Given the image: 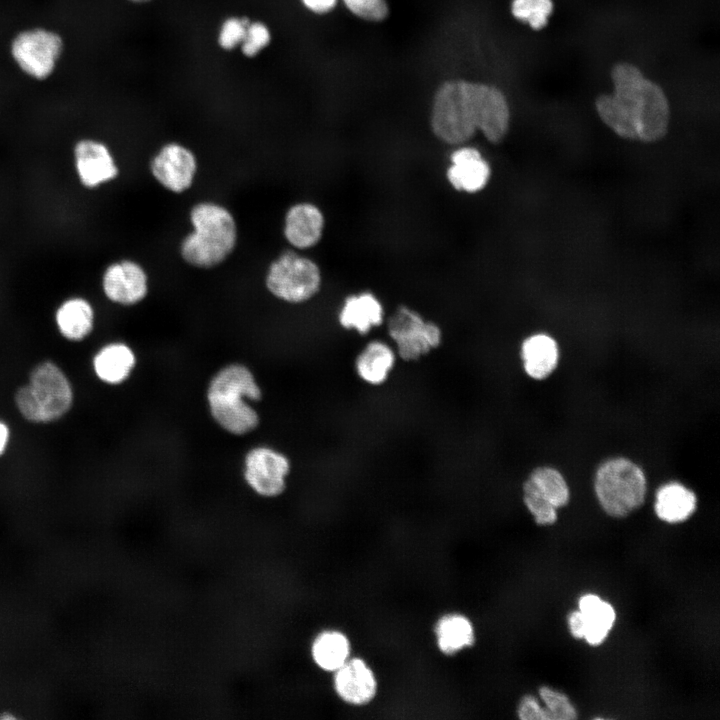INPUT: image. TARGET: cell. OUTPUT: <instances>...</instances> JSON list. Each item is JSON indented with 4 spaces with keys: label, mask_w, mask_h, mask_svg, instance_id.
Returning a JSON list of instances; mask_svg holds the SVG:
<instances>
[{
    "label": "cell",
    "mask_w": 720,
    "mask_h": 720,
    "mask_svg": "<svg viewBox=\"0 0 720 720\" xmlns=\"http://www.w3.org/2000/svg\"><path fill=\"white\" fill-rule=\"evenodd\" d=\"M261 390L245 366L229 365L220 370L208 388V403L213 418L230 433L241 435L258 424L256 411L246 402L258 400Z\"/></svg>",
    "instance_id": "7a4b0ae2"
},
{
    "label": "cell",
    "mask_w": 720,
    "mask_h": 720,
    "mask_svg": "<svg viewBox=\"0 0 720 720\" xmlns=\"http://www.w3.org/2000/svg\"><path fill=\"white\" fill-rule=\"evenodd\" d=\"M569 500V488L562 474L552 467H538L523 484V501L535 522L551 525L557 509Z\"/></svg>",
    "instance_id": "9c48e42d"
},
{
    "label": "cell",
    "mask_w": 720,
    "mask_h": 720,
    "mask_svg": "<svg viewBox=\"0 0 720 720\" xmlns=\"http://www.w3.org/2000/svg\"><path fill=\"white\" fill-rule=\"evenodd\" d=\"M9 439L7 425L0 421V455L5 451Z\"/></svg>",
    "instance_id": "d590c367"
},
{
    "label": "cell",
    "mask_w": 720,
    "mask_h": 720,
    "mask_svg": "<svg viewBox=\"0 0 720 720\" xmlns=\"http://www.w3.org/2000/svg\"><path fill=\"white\" fill-rule=\"evenodd\" d=\"M578 606L584 624L583 639L590 645L601 644L614 624V608L594 594L583 595Z\"/></svg>",
    "instance_id": "7402d4cb"
},
{
    "label": "cell",
    "mask_w": 720,
    "mask_h": 720,
    "mask_svg": "<svg viewBox=\"0 0 720 720\" xmlns=\"http://www.w3.org/2000/svg\"><path fill=\"white\" fill-rule=\"evenodd\" d=\"M431 125L434 134L449 144L464 143L474 135L477 128L471 82L449 81L439 87Z\"/></svg>",
    "instance_id": "8992f818"
},
{
    "label": "cell",
    "mask_w": 720,
    "mask_h": 720,
    "mask_svg": "<svg viewBox=\"0 0 720 720\" xmlns=\"http://www.w3.org/2000/svg\"><path fill=\"white\" fill-rule=\"evenodd\" d=\"M397 357L393 346L381 340H372L358 353L354 363L355 372L368 385H382L394 369Z\"/></svg>",
    "instance_id": "ac0fdd59"
},
{
    "label": "cell",
    "mask_w": 720,
    "mask_h": 720,
    "mask_svg": "<svg viewBox=\"0 0 720 720\" xmlns=\"http://www.w3.org/2000/svg\"><path fill=\"white\" fill-rule=\"evenodd\" d=\"M351 645L348 637L338 630L319 633L311 646L315 664L327 672H335L350 658Z\"/></svg>",
    "instance_id": "4316f807"
},
{
    "label": "cell",
    "mask_w": 720,
    "mask_h": 720,
    "mask_svg": "<svg viewBox=\"0 0 720 720\" xmlns=\"http://www.w3.org/2000/svg\"><path fill=\"white\" fill-rule=\"evenodd\" d=\"M334 673L336 694L351 705L369 703L376 695L377 680L373 670L361 658H349Z\"/></svg>",
    "instance_id": "2e32d148"
},
{
    "label": "cell",
    "mask_w": 720,
    "mask_h": 720,
    "mask_svg": "<svg viewBox=\"0 0 720 720\" xmlns=\"http://www.w3.org/2000/svg\"><path fill=\"white\" fill-rule=\"evenodd\" d=\"M130 1L135 2V3H144V2H147V1H149V0H130Z\"/></svg>",
    "instance_id": "8d00e7d4"
},
{
    "label": "cell",
    "mask_w": 720,
    "mask_h": 720,
    "mask_svg": "<svg viewBox=\"0 0 720 720\" xmlns=\"http://www.w3.org/2000/svg\"><path fill=\"white\" fill-rule=\"evenodd\" d=\"M306 8L317 14H324L332 10L338 0H301Z\"/></svg>",
    "instance_id": "836d02e7"
},
{
    "label": "cell",
    "mask_w": 720,
    "mask_h": 720,
    "mask_svg": "<svg viewBox=\"0 0 720 720\" xmlns=\"http://www.w3.org/2000/svg\"><path fill=\"white\" fill-rule=\"evenodd\" d=\"M553 11L552 0H512L511 12L534 30L544 28Z\"/></svg>",
    "instance_id": "83f0119b"
},
{
    "label": "cell",
    "mask_w": 720,
    "mask_h": 720,
    "mask_svg": "<svg viewBox=\"0 0 720 720\" xmlns=\"http://www.w3.org/2000/svg\"><path fill=\"white\" fill-rule=\"evenodd\" d=\"M695 494L684 485L671 482L662 486L656 494L655 512L668 523L688 519L696 509Z\"/></svg>",
    "instance_id": "603a6c76"
},
{
    "label": "cell",
    "mask_w": 720,
    "mask_h": 720,
    "mask_svg": "<svg viewBox=\"0 0 720 720\" xmlns=\"http://www.w3.org/2000/svg\"><path fill=\"white\" fill-rule=\"evenodd\" d=\"M321 275L310 259L286 251L271 263L266 286L276 297L291 303L310 299L319 290Z\"/></svg>",
    "instance_id": "52a82bcc"
},
{
    "label": "cell",
    "mask_w": 720,
    "mask_h": 720,
    "mask_svg": "<svg viewBox=\"0 0 720 720\" xmlns=\"http://www.w3.org/2000/svg\"><path fill=\"white\" fill-rule=\"evenodd\" d=\"M595 493L603 510L612 517H625L644 502L647 490L642 469L629 459L605 461L595 475Z\"/></svg>",
    "instance_id": "5b68a950"
},
{
    "label": "cell",
    "mask_w": 720,
    "mask_h": 720,
    "mask_svg": "<svg viewBox=\"0 0 720 720\" xmlns=\"http://www.w3.org/2000/svg\"><path fill=\"white\" fill-rule=\"evenodd\" d=\"M289 469L285 455L268 447H257L246 455L244 475L255 492L273 497L284 491Z\"/></svg>",
    "instance_id": "8fae6325"
},
{
    "label": "cell",
    "mask_w": 720,
    "mask_h": 720,
    "mask_svg": "<svg viewBox=\"0 0 720 720\" xmlns=\"http://www.w3.org/2000/svg\"><path fill=\"white\" fill-rule=\"evenodd\" d=\"M541 706L532 695L524 696L518 707V716L522 720H541Z\"/></svg>",
    "instance_id": "d6a6232c"
},
{
    "label": "cell",
    "mask_w": 720,
    "mask_h": 720,
    "mask_svg": "<svg viewBox=\"0 0 720 720\" xmlns=\"http://www.w3.org/2000/svg\"><path fill=\"white\" fill-rule=\"evenodd\" d=\"M447 178L450 184L459 191L478 192L489 181L490 167L477 149L461 147L451 155Z\"/></svg>",
    "instance_id": "e0dca14e"
},
{
    "label": "cell",
    "mask_w": 720,
    "mask_h": 720,
    "mask_svg": "<svg viewBox=\"0 0 720 720\" xmlns=\"http://www.w3.org/2000/svg\"><path fill=\"white\" fill-rule=\"evenodd\" d=\"M346 7L357 17L378 22L388 15V6L385 0H343Z\"/></svg>",
    "instance_id": "f546056e"
},
{
    "label": "cell",
    "mask_w": 720,
    "mask_h": 720,
    "mask_svg": "<svg viewBox=\"0 0 720 720\" xmlns=\"http://www.w3.org/2000/svg\"><path fill=\"white\" fill-rule=\"evenodd\" d=\"M324 218L321 211L310 203L292 206L286 214L284 234L297 248L314 246L321 238Z\"/></svg>",
    "instance_id": "d6986e66"
},
{
    "label": "cell",
    "mask_w": 720,
    "mask_h": 720,
    "mask_svg": "<svg viewBox=\"0 0 720 720\" xmlns=\"http://www.w3.org/2000/svg\"><path fill=\"white\" fill-rule=\"evenodd\" d=\"M539 695L545 703L540 710L541 720H572L577 717L576 709L565 694L543 686Z\"/></svg>",
    "instance_id": "f1b7e54d"
},
{
    "label": "cell",
    "mask_w": 720,
    "mask_h": 720,
    "mask_svg": "<svg viewBox=\"0 0 720 720\" xmlns=\"http://www.w3.org/2000/svg\"><path fill=\"white\" fill-rule=\"evenodd\" d=\"M387 332L398 357L416 361L437 349L442 343V330L425 320L417 311L399 307L389 318Z\"/></svg>",
    "instance_id": "ba28073f"
},
{
    "label": "cell",
    "mask_w": 720,
    "mask_h": 720,
    "mask_svg": "<svg viewBox=\"0 0 720 720\" xmlns=\"http://www.w3.org/2000/svg\"><path fill=\"white\" fill-rule=\"evenodd\" d=\"M436 643L446 655H453L473 645L475 631L471 620L460 613L442 616L435 626Z\"/></svg>",
    "instance_id": "cb8c5ba5"
},
{
    "label": "cell",
    "mask_w": 720,
    "mask_h": 720,
    "mask_svg": "<svg viewBox=\"0 0 720 720\" xmlns=\"http://www.w3.org/2000/svg\"><path fill=\"white\" fill-rule=\"evenodd\" d=\"M472 93L477 130L490 142H500L510 124V109L505 95L498 88L482 83H472Z\"/></svg>",
    "instance_id": "7c38bea8"
},
{
    "label": "cell",
    "mask_w": 720,
    "mask_h": 720,
    "mask_svg": "<svg viewBox=\"0 0 720 720\" xmlns=\"http://www.w3.org/2000/svg\"><path fill=\"white\" fill-rule=\"evenodd\" d=\"M73 392L62 370L52 362L39 364L27 385L15 396L18 410L32 422H50L62 417L71 407Z\"/></svg>",
    "instance_id": "277c9868"
},
{
    "label": "cell",
    "mask_w": 720,
    "mask_h": 720,
    "mask_svg": "<svg viewBox=\"0 0 720 720\" xmlns=\"http://www.w3.org/2000/svg\"><path fill=\"white\" fill-rule=\"evenodd\" d=\"M611 78L613 92L599 96L595 103L605 125L628 140L656 142L664 138L670 107L662 88L629 63L615 65Z\"/></svg>",
    "instance_id": "6da1fadb"
},
{
    "label": "cell",
    "mask_w": 720,
    "mask_h": 720,
    "mask_svg": "<svg viewBox=\"0 0 720 720\" xmlns=\"http://www.w3.org/2000/svg\"><path fill=\"white\" fill-rule=\"evenodd\" d=\"M383 307L369 292L347 297L339 313V323L347 330L365 335L383 322Z\"/></svg>",
    "instance_id": "ffe728a7"
},
{
    "label": "cell",
    "mask_w": 720,
    "mask_h": 720,
    "mask_svg": "<svg viewBox=\"0 0 720 720\" xmlns=\"http://www.w3.org/2000/svg\"><path fill=\"white\" fill-rule=\"evenodd\" d=\"M190 219L193 231L181 245L184 260L200 268H210L225 260L237 240L232 214L218 204L202 202L192 208Z\"/></svg>",
    "instance_id": "3957f363"
},
{
    "label": "cell",
    "mask_w": 720,
    "mask_h": 720,
    "mask_svg": "<svg viewBox=\"0 0 720 720\" xmlns=\"http://www.w3.org/2000/svg\"><path fill=\"white\" fill-rule=\"evenodd\" d=\"M105 295L113 302L131 305L147 294V275L136 262L122 260L109 265L102 277Z\"/></svg>",
    "instance_id": "9a60e30c"
},
{
    "label": "cell",
    "mask_w": 720,
    "mask_h": 720,
    "mask_svg": "<svg viewBox=\"0 0 720 720\" xmlns=\"http://www.w3.org/2000/svg\"><path fill=\"white\" fill-rule=\"evenodd\" d=\"M270 38V31L265 24L261 22L249 23L241 43L243 53L247 57L257 55L268 45Z\"/></svg>",
    "instance_id": "4dcf8cb0"
},
{
    "label": "cell",
    "mask_w": 720,
    "mask_h": 720,
    "mask_svg": "<svg viewBox=\"0 0 720 720\" xmlns=\"http://www.w3.org/2000/svg\"><path fill=\"white\" fill-rule=\"evenodd\" d=\"M568 622L572 635L576 638L583 639L584 624L580 611L572 612L568 617Z\"/></svg>",
    "instance_id": "e575fe53"
},
{
    "label": "cell",
    "mask_w": 720,
    "mask_h": 720,
    "mask_svg": "<svg viewBox=\"0 0 720 720\" xmlns=\"http://www.w3.org/2000/svg\"><path fill=\"white\" fill-rule=\"evenodd\" d=\"M77 176L86 188H96L118 175V167L108 147L94 139L79 140L73 149Z\"/></svg>",
    "instance_id": "5bb4252c"
},
{
    "label": "cell",
    "mask_w": 720,
    "mask_h": 720,
    "mask_svg": "<svg viewBox=\"0 0 720 720\" xmlns=\"http://www.w3.org/2000/svg\"><path fill=\"white\" fill-rule=\"evenodd\" d=\"M197 169L194 154L186 147L170 143L153 158L151 172L166 189L180 193L188 189Z\"/></svg>",
    "instance_id": "4fadbf2b"
},
{
    "label": "cell",
    "mask_w": 720,
    "mask_h": 720,
    "mask_svg": "<svg viewBox=\"0 0 720 720\" xmlns=\"http://www.w3.org/2000/svg\"><path fill=\"white\" fill-rule=\"evenodd\" d=\"M62 49V38L42 28L22 31L11 45V53L18 66L36 79L50 76Z\"/></svg>",
    "instance_id": "30bf717a"
},
{
    "label": "cell",
    "mask_w": 720,
    "mask_h": 720,
    "mask_svg": "<svg viewBox=\"0 0 720 720\" xmlns=\"http://www.w3.org/2000/svg\"><path fill=\"white\" fill-rule=\"evenodd\" d=\"M135 365L133 351L125 344L113 343L103 347L94 357L97 376L109 384L123 382Z\"/></svg>",
    "instance_id": "484cf974"
},
{
    "label": "cell",
    "mask_w": 720,
    "mask_h": 720,
    "mask_svg": "<svg viewBox=\"0 0 720 720\" xmlns=\"http://www.w3.org/2000/svg\"><path fill=\"white\" fill-rule=\"evenodd\" d=\"M249 21L244 18L231 17L222 24L218 42L223 49H233L242 43Z\"/></svg>",
    "instance_id": "1f68e13d"
},
{
    "label": "cell",
    "mask_w": 720,
    "mask_h": 720,
    "mask_svg": "<svg viewBox=\"0 0 720 720\" xmlns=\"http://www.w3.org/2000/svg\"><path fill=\"white\" fill-rule=\"evenodd\" d=\"M55 319L60 333L65 338L78 341L92 330L94 311L84 298L72 297L58 307Z\"/></svg>",
    "instance_id": "d4e9b609"
},
{
    "label": "cell",
    "mask_w": 720,
    "mask_h": 720,
    "mask_svg": "<svg viewBox=\"0 0 720 720\" xmlns=\"http://www.w3.org/2000/svg\"><path fill=\"white\" fill-rule=\"evenodd\" d=\"M558 357L557 343L549 335L535 334L522 343L523 367L533 379L541 380L549 376L557 366Z\"/></svg>",
    "instance_id": "44dd1931"
}]
</instances>
